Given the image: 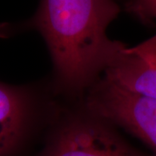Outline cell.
Masks as SVG:
<instances>
[{
  "mask_svg": "<svg viewBox=\"0 0 156 156\" xmlns=\"http://www.w3.org/2000/svg\"><path fill=\"white\" fill-rule=\"evenodd\" d=\"M119 11L114 0H42L30 23L44 36L67 89L90 83L125 45L106 36Z\"/></svg>",
  "mask_w": 156,
  "mask_h": 156,
  "instance_id": "cell-1",
  "label": "cell"
},
{
  "mask_svg": "<svg viewBox=\"0 0 156 156\" xmlns=\"http://www.w3.org/2000/svg\"><path fill=\"white\" fill-rule=\"evenodd\" d=\"M90 111L119 124L140 139L156 155V99L129 91L103 79L88 99Z\"/></svg>",
  "mask_w": 156,
  "mask_h": 156,
  "instance_id": "cell-2",
  "label": "cell"
},
{
  "mask_svg": "<svg viewBox=\"0 0 156 156\" xmlns=\"http://www.w3.org/2000/svg\"><path fill=\"white\" fill-rule=\"evenodd\" d=\"M42 156H142L98 123L78 120L68 124Z\"/></svg>",
  "mask_w": 156,
  "mask_h": 156,
  "instance_id": "cell-3",
  "label": "cell"
},
{
  "mask_svg": "<svg viewBox=\"0 0 156 156\" xmlns=\"http://www.w3.org/2000/svg\"><path fill=\"white\" fill-rule=\"evenodd\" d=\"M105 71L108 81L156 99V34L132 48L124 45Z\"/></svg>",
  "mask_w": 156,
  "mask_h": 156,
  "instance_id": "cell-4",
  "label": "cell"
},
{
  "mask_svg": "<svg viewBox=\"0 0 156 156\" xmlns=\"http://www.w3.org/2000/svg\"><path fill=\"white\" fill-rule=\"evenodd\" d=\"M29 118L26 95L0 83V156H12L22 144Z\"/></svg>",
  "mask_w": 156,
  "mask_h": 156,
  "instance_id": "cell-5",
  "label": "cell"
},
{
  "mask_svg": "<svg viewBox=\"0 0 156 156\" xmlns=\"http://www.w3.org/2000/svg\"><path fill=\"white\" fill-rule=\"evenodd\" d=\"M128 8L143 21L156 19V0H128Z\"/></svg>",
  "mask_w": 156,
  "mask_h": 156,
  "instance_id": "cell-6",
  "label": "cell"
}]
</instances>
